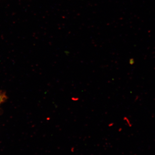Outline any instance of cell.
<instances>
[{"mask_svg": "<svg viewBox=\"0 0 155 155\" xmlns=\"http://www.w3.org/2000/svg\"><path fill=\"white\" fill-rule=\"evenodd\" d=\"M72 101H78L79 100V98L78 97H72V98H71Z\"/></svg>", "mask_w": 155, "mask_h": 155, "instance_id": "1", "label": "cell"}]
</instances>
